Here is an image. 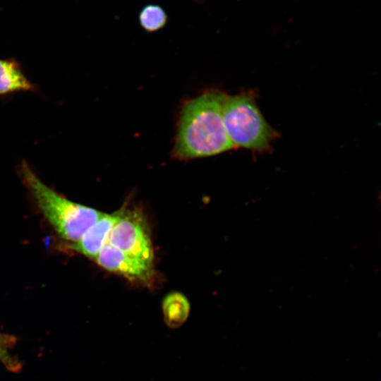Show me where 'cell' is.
<instances>
[{"label": "cell", "mask_w": 381, "mask_h": 381, "mask_svg": "<svg viewBox=\"0 0 381 381\" xmlns=\"http://www.w3.org/2000/svg\"><path fill=\"white\" fill-rule=\"evenodd\" d=\"M162 311L166 325L172 329L181 327L187 320L190 303L185 296L179 292H171L162 302Z\"/></svg>", "instance_id": "ba28073f"}, {"label": "cell", "mask_w": 381, "mask_h": 381, "mask_svg": "<svg viewBox=\"0 0 381 381\" xmlns=\"http://www.w3.org/2000/svg\"><path fill=\"white\" fill-rule=\"evenodd\" d=\"M37 86L14 59H0V96L23 92H36Z\"/></svg>", "instance_id": "52a82bcc"}, {"label": "cell", "mask_w": 381, "mask_h": 381, "mask_svg": "<svg viewBox=\"0 0 381 381\" xmlns=\"http://www.w3.org/2000/svg\"><path fill=\"white\" fill-rule=\"evenodd\" d=\"M223 122L234 148L266 151L277 136L263 117L251 94L227 95L223 106Z\"/></svg>", "instance_id": "3957f363"}, {"label": "cell", "mask_w": 381, "mask_h": 381, "mask_svg": "<svg viewBox=\"0 0 381 381\" xmlns=\"http://www.w3.org/2000/svg\"><path fill=\"white\" fill-rule=\"evenodd\" d=\"M13 342V337L0 334V361L7 369L15 371L20 368V364L10 354L9 349Z\"/></svg>", "instance_id": "30bf717a"}, {"label": "cell", "mask_w": 381, "mask_h": 381, "mask_svg": "<svg viewBox=\"0 0 381 381\" xmlns=\"http://www.w3.org/2000/svg\"><path fill=\"white\" fill-rule=\"evenodd\" d=\"M168 22L166 11L159 5L148 4L138 13V23L147 32H155L162 29Z\"/></svg>", "instance_id": "9c48e42d"}, {"label": "cell", "mask_w": 381, "mask_h": 381, "mask_svg": "<svg viewBox=\"0 0 381 381\" xmlns=\"http://www.w3.org/2000/svg\"><path fill=\"white\" fill-rule=\"evenodd\" d=\"M95 260L104 269L132 281L147 282L152 275V265L128 255L108 242L101 249Z\"/></svg>", "instance_id": "5b68a950"}, {"label": "cell", "mask_w": 381, "mask_h": 381, "mask_svg": "<svg viewBox=\"0 0 381 381\" xmlns=\"http://www.w3.org/2000/svg\"><path fill=\"white\" fill-rule=\"evenodd\" d=\"M223 92L208 90L182 107L172 150L179 160L219 155L234 148L223 122Z\"/></svg>", "instance_id": "6da1fadb"}, {"label": "cell", "mask_w": 381, "mask_h": 381, "mask_svg": "<svg viewBox=\"0 0 381 381\" xmlns=\"http://www.w3.org/2000/svg\"><path fill=\"white\" fill-rule=\"evenodd\" d=\"M107 242L128 255L152 265L153 250L149 228L138 210H120L119 218L112 227Z\"/></svg>", "instance_id": "277c9868"}, {"label": "cell", "mask_w": 381, "mask_h": 381, "mask_svg": "<svg viewBox=\"0 0 381 381\" xmlns=\"http://www.w3.org/2000/svg\"><path fill=\"white\" fill-rule=\"evenodd\" d=\"M119 216L120 210L112 214L104 213L78 241L71 244V248L87 257L95 259L107 243L110 231Z\"/></svg>", "instance_id": "8992f818"}, {"label": "cell", "mask_w": 381, "mask_h": 381, "mask_svg": "<svg viewBox=\"0 0 381 381\" xmlns=\"http://www.w3.org/2000/svg\"><path fill=\"white\" fill-rule=\"evenodd\" d=\"M20 177L44 216L64 239L76 242L104 213L74 202L47 186L30 164L18 166Z\"/></svg>", "instance_id": "7a4b0ae2"}, {"label": "cell", "mask_w": 381, "mask_h": 381, "mask_svg": "<svg viewBox=\"0 0 381 381\" xmlns=\"http://www.w3.org/2000/svg\"><path fill=\"white\" fill-rule=\"evenodd\" d=\"M195 1H198V2H200V1H202L203 0H195Z\"/></svg>", "instance_id": "8fae6325"}]
</instances>
